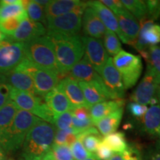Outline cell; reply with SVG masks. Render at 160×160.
I'll return each mask as SVG.
<instances>
[{
  "instance_id": "cell-50",
  "label": "cell",
  "mask_w": 160,
  "mask_h": 160,
  "mask_svg": "<svg viewBox=\"0 0 160 160\" xmlns=\"http://www.w3.org/2000/svg\"><path fill=\"white\" fill-rule=\"evenodd\" d=\"M5 151H4V149L0 146V160H5Z\"/></svg>"
},
{
  "instance_id": "cell-15",
  "label": "cell",
  "mask_w": 160,
  "mask_h": 160,
  "mask_svg": "<svg viewBox=\"0 0 160 160\" xmlns=\"http://www.w3.org/2000/svg\"><path fill=\"white\" fill-rule=\"evenodd\" d=\"M57 87L65 93L71 103L72 108L87 107L79 82L70 76L62 78L58 83Z\"/></svg>"
},
{
  "instance_id": "cell-6",
  "label": "cell",
  "mask_w": 160,
  "mask_h": 160,
  "mask_svg": "<svg viewBox=\"0 0 160 160\" xmlns=\"http://www.w3.org/2000/svg\"><path fill=\"white\" fill-rule=\"evenodd\" d=\"M113 62L121 75L125 89L133 88L142 73L143 65L141 57L122 50L115 56Z\"/></svg>"
},
{
  "instance_id": "cell-47",
  "label": "cell",
  "mask_w": 160,
  "mask_h": 160,
  "mask_svg": "<svg viewBox=\"0 0 160 160\" xmlns=\"http://www.w3.org/2000/svg\"><path fill=\"white\" fill-rule=\"evenodd\" d=\"M108 160H124L123 153H113Z\"/></svg>"
},
{
  "instance_id": "cell-18",
  "label": "cell",
  "mask_w": 160,
  "mask_h": 160,
  "mask_svg": "<svg viewBox=\"0 0 160 160\" xmlns=\"http://www.w3.org/2000/svg\"><path fill=\"white\" fill-rule=\"evenodd\" d=\"M10 99L13 101L19 109L28 111L34 114L39 107L44 102L42 98L19 90L12 88Z\"/></svg>"
},
{
  "instance_id": "cell-49",
  "label": "cell",
  "mask_w": 160,
  "mask_h": 160,
  "mask_svg": "<svg viewBox=\"0 0 160 160\" xmlns=\"http://www.w3.org/2000/svg\"><path fill=\"white\" fill-rule=\"evenodd\" d=\"M41 6H42L43 8H45L46 5H48V4L49 3V0H35Z\"/></svg>"
},
{
  "instance_id": "cell-44",
  "label": "cell",
  "mask_w": 160,
  "mask_h": 160,
  "mask_svg": "<svg viewBox=\"0 0 160 160\" xmlns=\"http://www.w3.org/2000/svg\"><path fill=\"white\" fill-rule=\"evenodd\" d=\"M101 2L115 14L125 8L122 4L121 1H118V0H103Z\"/></svg>"
},
{
  "instance_id": "cell-32",
  "label": "cell",
  "mask_w": 160,
  "mask_h": 160,
  "mask_svg": "<svg viewBox=\"0 0 160 160\" xmlns=\"http://www.w3.org/2000/svg\"><path fill=\"white\" fill-rule=\"evenodd\" d=\"M103 45L106 52L110 56L115 57L122 51V45L120 43L119 37L114 32L110 30H106L104 35Z\"/></svg>"
},
{
  "instance_id": "cell-28",
  "label": "cell",
  "mask_w": 160,
  "mask_h": 160,
  "mask_svg": "<svg viewBox=\"0 0 160 160\" xmlns=\"http://www.w3.org/2000/svg\"><path fill=\"white\" fill-rule=\"evenodd\" d=\"M19 110V107L11 100L0 108V135L11 126Z\"/></svg>"
},
{
  "instance_id": "cell-3",
  "label": "cell",
  "mask_w": 160,
  "mask_h": 160,
  "mask_svg": "<svg viewBox=\"0 0 160 160\" xmlns=\"http://www.w3.org/2000/svg\"><path fill=\"white\" fill-rule=\"evenodd\" d=\"M40 120L30 112L19 109L11 126L0 135V146L6 152L19 150L28 131Z\"/></svg>"
},
{
  "instance_id": "cell-39",
  "label": "cell",
  "mask_w": 160,
  "mask_h": 160,
  "mask_svg": "<svg viewBox=\"0 0 160 160\" xmlns=\"http://www.w3.org/2000/svg\"><path fill=\"white\" fill-rule=\"evenodd\" d=\"M72 117L73 116L71 111L65 112L56 118L53 125H55L58 130H65L72 128Z\"/></svg>"
},
{
  "instance_id": "cell-46",
  "label": "cell",
  "mask_w": 160,
  "mask_h": 160,
  "mask_svg": "<svg viewBox=\"0 0 160 160\" xmlns=\"http://www.w3.org/2000/svg\"><path fill=\"white\" fill-rule=\"evenodd\" d=\"M151 160H160V142H159L156 148L152 152Z\"/></svg>"
},
{
  "instance_id": "cell-52",
  "label": "cell",
  "mask_w": 160,
  "mask_h": 160,
  "mask_svg": "<svg viewBox=\"0 0 160 160\" xmlns=\"http://www.w3.org/2000/svg\"><path fill=\"white\" fill-rule=\"evenodd\" d=\"M157 15L158 19L160 17V1H159V3H158V6H157Z\"/></svg>"
},
{
  "instance_id": "cell-57",
  "label": "cell",
  "mask_w": 160,
  "mask_h": 160,
  "mask_svg": "<svg viewBox=\"0 0 160 160\" xmlns=\"http://www.w3.org/2000/svg\"><path fill=\"white\" fill-rule=\"evenodd\" d=\"M159 19H160V17H159Z\"/></svg>"
},
{
  "instance_id": "cell-35",
  "label": "cell",
  "mask_w": 160,
  "mask_h": 160,
  "mask_svg": "<svg viewBox=\"0 0 160 160\" xmlns=\"http://www.w3.org/2000/svg\"><path fill=\"white\" fill-rule=\"evenodd\" d=\"M25 11H27L28 18L35 22L42 23V25H47L46 20L45 8L39 5L35 0L28 1Z\"/></svg>"
},
{
  "instance_id": "cell-38",
  "label": "cell",
  "mask_w": 160,
  "mask_h": 160,
  "mask_svg": "<svg viewBox=\"0 0 160 160\" xmlns=\"http://www.w3.org/2000/svg\"><path fill=\"white\" fill-rule=\"evenodd\" d=\"M71 153L74 160H84L93 154L87 151L81 142L77 140L71 146Z\"/></svg>"
},
{
  "instance_id": "cell-12",
  "label": "cell",
  "mask_w": 160,
  "mask_h": 160,
  "mask_svg": "<svg viewBox=\"0 0 160 160\" xmlns=\"http://www.w3.org/2000/svg\"><path fill=\"white\" fill-rule=\"evenodd\" d=\"M103 83L111 94L112 99H123L125 88L122 77L113 64V59L109 57L100 73Z\"/></svg>"
},
{
  "instance_id": "cell-10",
  "label": "cell",
  "mask_w": 160,
  "mask_h": 160,
  "mask_svg": "<svg viewBox=\"0 0 160 160\" xmlns=\"http://www.w3.org/2000/svg\"><path fill=\"white\" fill-rule=\"evenodd\" d=\"M81 39L85 48V57L100 75L109 58L104 47L102 40L88 36H82Z\"/></svg>"
},
{
  "instance_id": "cell-2",
  "label": "cell",
  "mask_w": 160,
  "mask_h": 160,
  "mask_svg": "<svg viewBox=\"0 0 160 160\" xmlns=\"http://www.w3.org/2000/svg\"><path fill=\"white\" fill-rule=\"evenodd\" d=\"M54 125L40 120L28 131L22 144L24 160H43L53 145Z\"/></svg>"
},
{
  "instance_id": "cell-36",
  "label": "cell",
  "mask_w": 160,
  "mask_h": 160,
  "mask_svg": "<svg viewBox=\"0 0 160 160\" xmlns=\"http://www.w3.org/2000/svg\"><path fill=\"white\" fill-rule=\"evenodd\" d=\"M26 11L24 9L22 0L14 5H5L0 2V21L16 17L22 14Z\"/></svg>"
},
{
  "instance_id": "cell-27",
  "label": "cell",
  "mask_w": 160,
  "mask_h": 160,
  "mask_svg": "<svg viewBox=\"0 0 160 160\" xmlns=\"http://www.w3.org/2000/svg\"><path fill=\"white\" fill-rule=\"evenodd\" d=\"M77 139L81 142L87 151L93 153L97 151L98 146L102 141L103 138L100 135L98 130L93 126L78 133Z\"/></svg>"
},
{
  "instance_id": "cell-1",
  "label": "cell",
  "mask_w": 160,
  "mask_h": 160,
  "mask_svg": "<svg viewBox=\"0 0 160 160\" xmlns=\"http://www.w3.org/2000/svg\"><path fill=\"white\" fill-rule=\"evenodd\" d=\"M48 37L54 48L60 80L61 77L70 73L72 68L85 54V48L81 36L68 35L47 31Z\"/></svg>"
},
{
  "instance_id": "cell-5",
  "label": "cell",
  "mask_w": 160,
  "mask_h": 160,
  "mask_svg": "<svg viewBox=\"0 0 160 160\" xmlns=\"http://www.w3.org/2000/svg\"><path fill=\"white\" fill-rule=\"evenodd\" d=\"M15 69L24 72L31 77L34 85L36 94L42 99L57 87L60 81L59 76L57 73L38 67L27 58L23 59Z\"/></svg>"
},
{
  "instance_id": "cell-26",
  "label": "cell",
  "mask_w": 160,
  "mask_h": 160,
  "mask_svg": "<svg viewBox=\"0 0 160 160\" xmlns=\"http://www.w3.org/2000/svg\"><path fill=\"white\" fill-rule=\"evenodd\" d=\"M123 111V108H122L112 112L107 117L98 122L96 125L100 135L105 137L117 131L122 119Z\"/></svg>"
},
{
  "instance_id": "cell-16",
  "label": "cell",
  "mask_w": 160,
  "mask_h": 160,
  "mask_svg": "<svg viewBox=\"0 0 160 160\" xmlns=\"http://www.w3.org/2000/svg\"><path fill=\"white\" fill-rule=\"evenodd\" d=\"M82 26L85 36L96 39L104 37L107 30L94 10L88 5L82 15Z\"/></svg>"
},
{
  "instance_id": "cell-14",
  "label": "cell",
  "mask_w": 160,
  "mask_h": 160,
  "mask_svg": "<svg viewBox=\"0 0 160 160\" xmlns=\"http://www.w3.org/2000/svg\"><path fill=\"white\" fill-rule=\"evenodd\" d=\"M78 82L82 91L86 105L88 108L98 103L112 99L111 94L104 85L102 79L91 82Z\"/></svg>"
},
{
  "instance_id": "cell-22",
  "label": "cell",
  "mask_w": 160,
  "mask_h": 160,
  "mask_svg": "<svg viewBox=\"0 0 160 160\" xmlns=\"http://www.w3.org/2000/svg\"><path fill=\"white\" fill-rule=\"evenodd\" d=\"M79 0H52L45 7L46 20L60 17L73 11L82 3Z\"/></svg>"
},
{
  "instance_id": "cell-17",
  "label": "cell",
  "mask_w": 160,
  "mask_h": 160,
  "mask_svg": "<svg viewBox=\"0 0 160 160\" xmlns=\"http://www.w3.org/2000/svg\"><path fill=\"white\" fill-rule=\"evenodd\" d=\"M47 33V30L42 23L35 22L28 18L22 22L17 31L11 37L16 42H26L36 38L43 37Z\"/></svg>"
},
{
  "instance_id": "cell-55",
  "label": "cell",
  "mask_w": 160,
  "mask_h": 160,
  "mask_svg": "<svg viewBox=\"0 0 160 160\" xmlns=\"http://www.w3.org/2000/svg\"><path fill=\"white\" fill-rule=\"evenodd\" d=\"M158 96H160V87H159V93H158Z\"/></svg>"
},
{
  "instance_id": "cell-23",
  "label": "cell",
  "mask_w": 160,
  "mask_h": 160,
  "mask_svg": "<svg viewBox=\"0 0 160 160\" xmlns=\"http://www.w3.org/2000/svg\"><path fill=\"white\" fill-rule=\"evenodd\" d=\"M143 130L150 137L160 142V105H151L142 117Z\"/></svg>"
},
{
  "instance_id": "cell-30",
  "label": "cell",
  "mask_w": 160,
  "mask_h": 160,
  "mask_svg": "<svg viewBox=\"0 0 160 160\" xmlns=\"http://www.w3.org/2000/svg\"><path fill=\"white\" fill-rule=\"evenodd\" d=\"M121 2L125 8V9L139 21L148 17L147 6H146L145 1H142V0H122V1H121Z\"/></svg>"
},
{
  "instance_id": "cell-9",
  "label": "cell",
  "mask_w": 160,
  "mask_h": 160,
  "mask_svg": "<svg viewBox=\"0 0 160 160\" xmlns=\"http://www.w3.org/2000/svg\"><path fill=\"white\" fill-rule=\"evenodd\" d=\"M25 58V43L6 37L0 42V74L13 71Z\"/></svg>"
},
{
  "instance_id": "cell-7",
  "label": "cell",
  "mask_w": 160,
  "mask_h": 160,
  "mask_svg": "<svg viewBox=\"0 0 160 160\" xmlns=\"http://www.w3.org/2000/svg\"><path fill=\"white\" fill-rule=\"evenodd\" d=\"M160 87V76L147 66L145 75L131 96V99L141 105H154L159 103L158 93Z\"/></svg>"
},
{
  "instance_id": "cell-33",
  "label": "cell",
  "mask_w": 160,
  "mask_h": 160,
  "mask_svg": "<svg viewBox=\"0 0 160 160\" xmlns=\"http://www.w3.org/2000/svg\"><path fill=\"white\" fill-rule=\"evenodd\" d=\"M28 18V16L27 11H25L22 14L18 17L9 18V19L0 21V31L5 35L11 37L19 28L22 22Z\"/></svg>"
},
{
  "instance_id": "cell-21",
  "label": "cell",
  "mask_w": 160,
  "mask_h": 160,
  "mask_svg": "<svg viewBox=\"0 0 160 160\" xmlns=\"http://www.w3.org/2000/svg\"><path fill=\"white\" fill-rule=\"evenodd\" d=\"M70 72V77L73 78L77 82H91L102 79L101 76L92 67L85 56L72 68Z\"/></svg>"
},
{
  "instance_id": "cell-34",
  "label": "cell",
  "mask_w": 160,
  "mask_h": 160,
  "mask_svg": "<svg viewBox=\"0 0 160 160\" xmlns=\"http://www.w3.org/2000/svg\"><path fill=\"white\" fill-rule=\"evenodd\" d=\"M43 160H74L71 148L67 145L53 144Z\"/></svg>"
},
{
  "instance_id": "cell-40",
  "label": "cell",
  "mask_w": 160,
  "mask_h": 160,
  "mask_svg": "<svg viewBox=\"0 0 160 160\" xmlns=\"http://www.w3.org/2000/svg\"><path fill=\"white\" fill-rule=\"evenodd\" d=\"M128 111L133 117L142 118L148 111L147 105H141L134 102H131L127 105Z\"/></svg>"
},
{
  "instance_id": "cell-41",
  "label": "cell",
  "mask_w": 160,
  "mask_h": 160,
  "mask_svg": "<svg viewBox=\"0 0 160 160\" xmlns=\"http://www.w3.org/2000/svg\"><path fill=\"white\" fill-rule=\"evenodd\" d=\"M124 160H144L142 153L137 145H129L123 152Z\"/></svg>"
},
{
  "instance_id": "cell-37",
  "label": "cell",
  "mask_w": 160,
  "mask_h": 160,
  "mask_svg": "<svg viewBox=\"0 0 160 160\" xmlns=\"http://www.w3.org/2000/svg\"><path fill=\"white\" fill-rule=\"evenodd\" d=\"M11 89L12 86L9 84L5 75L0 74V108L11 100Z\"/></svg>"
},
{
  "instance_id": "cell-11",
  "label": "cell",
  "mask_w": 160,
  "mask_h": 160,
  "mask_svg": "<svg viewBox=\"0 0 160 160\" xmlns=\"http://www.w3.org/2000/svg\"><path fill=\"white\" fill-rule=\"evenodd\" d=\"M140 30L138 38L133 47L137 51L147 50L151 46L160 43V25L148 17L139 21Z\"/></svg>"
},
{
  "instance_id": "cell-29",
  "label": "cell",
  "mask_w": 160,
  "mask_h": 160,
  "mask_svg": "<svg viewBox=\"0 0 160 160\" xmlns=\"http://www.w3.org/2000/svg\"><path fill=\"white\" fill-rule=\"evenodd\" d=\"M102 142L114 153H123L128 145L122 132H114L105 136Z\"/></svg>"
},
{
  "instance_id": "cell-43",
  "label": "cell",
  "mask_w": 160,
  "mask_h": 160,
  "mask_svg": "<svg viewBox=\"0 0 160 160\" xmlns=\"http://www.w3.org/2000/svg\"><path fill=\"white\" fill-rule=\"evenodd\" d=\"M95 153V155L99 160H108L113 154L114 152L112 151L107 145L101 142Z\"/></svg>"
},
{
  "instance_id": "cell-8",
  "label": "cell",
  "mask_w": 160,
  "mask_h": 160,
  "mask_svg": "<svg viewBox=\"0 0 160 160\" xmlns=\"http://www.w3.org/2000/svg\"><path fill=\"white\" fill-rule=\"evenodd\" d=\"M86 7L87 2H83L73 11L47 20V31L68 35H77L81 30L82 19Z\"/></svg>"
},
{
  "instance_id": "cell-20",
  "label": "cell",
  "mask_w": 160,
  "mask_h": 160,
  "mask_svg": "<svg viewBox=\"0 0 160 160\" xmlns=\"http://www.w3.org/2000/svg\"><path fill=\"white\" fill-rule=\"evenodd\" d=\"M87 5L94 10L98 17L102 22L106 29L114 32L118 36V37L121 39L122 34L120 32L117 17L114 13L109 8H108L101 1H89L87 2Z\"/></svg>"
},
{
  "instance_id": "cell-45",
  "label": "cell",
  "mask_w": 160,
  "mask_h": 160,
  "mask_svg": "<svg viewBox=\"0 0 160 160\" xmlns=\"http://www.w3.org/2000/svg\"><path fill=\"white\" fill-rule=\"evenodd\" d=\"M72 115L78 119L84 120L86 119L91 118V114H90V110L88 108L83 107V108H78L71 110Z\"/></svg>"
},
{
  "instance_id": "cell-53",
  "label": "cell",
  "mask_w": 160,
  "mask_h": 160,
  "mask_svg": "<svg viewBox=\"0 0 160 160\" xmlns=\"http://www.w3.org/2000/svg\"><path fill=\"white\" fill-rule=\"evenodd\" d=\"M6 38V35L4 34V33L0 31V42H2V40H4Z\"/></svg>"
},
{
  "instance_id": "cell-31",
  "label": "cell",
  "mask_w": 160,
  "mask_h": 160,
  "mask_svg": "<svg viewBox=\"0 0 160 160\" xmlns=\"http://www.w3.org/2000/svg\"><path fill=\"white\" fill-rule=\"evenodd\" d=\"M140 55L142 57L149 66L157 74L160 76V47L151 46L147 50L140 51Z\"/></svg>"
},
{
  "instance_id": "cell-48",
  "label": "cell",
  "mask_w": 160,
  "mask_h": 160,
  "mask_svg": "<svg viewBox=\"0 0 160 160\" xmlns=\"http://www.w3.org/2000/svg\"><path fill=\"white\" fill-rule=\"evenodd\" d=\"M20 2V0H2L0 1V2L2 4H5V5H14V4H17Z\"/></svg>"
},
{
  "instance_id": "cell-25",
  "label": "cell",
  "mask_w": 160,
  "mask_h": 160,
  "mask_svg": "<svg viewBox=\"0 0 160 160\" xmlns=\"http://www.w3.org/2000/svg\"><path fill=\"white\" fill-rule=\"evenodd\" d=\"M4 75H5L10 85L12 86V88L37 95L33 82L28 74L18 71L17 69H13V71Z\"/></svg>"
},
{
  "instance_id": "cell-4",
  "label": "cell",
  "mask_w": 160,
  "mask_h": 160,
  "mask_svg": "<svg viewBox=\"0 0 160 160\" xmlns=\"http://www.w3.org/2000/svg\"><path fill=\"white\" fill-rule=\"evenodd\" d=\"M24 43L25 57L30 62L41 68L57 73L60 79L54 48L47 35Z\"/></svg>"
},
{
  "instance_id": "cell-24",
  "label": "cell",
  "mask_w": 160,
  "mask_h": 160,
  "mask_svg": "<svg viewBox=\"0 0 160 160\" xmlns=\"http://www.w3.org/2000/svg\"><path fill=\"white\" fill-rule=\"evenodd\" d=\"M125 104V100L123 99H119L108 100V101L102 102L98 103L97 105L92 106L89 108L92 122L94 124V125H96L98 123V122L107 117L112 112L124 108Z\"/></svg>"
},
{
  "instance_id": "cell-51",
  "label": "cell",
  "mask_w": 160,
  "mask_h": 160,
  "mask_svg": "<svg viewBox=\"0 0 160 160\" xmlns=\"http://www.w3.org/2000/svg\"><path fill=\"white\" fill-rule=\"evenodd\" d=\"M84 160H99V159H98V158L97 157V156H96L94 153H93V154L92 155V156H91V157H88V158H87V159H84Z\"/></svg>"
},
{
  "instance_id": "cell-19",
  "label": "cell",
  "mask_w": 160,
  "mask_h": 160,
  "mask_svg": "<svg viewBox=\"0 0 160 160\" xmlns=\"http://www.w3.org/2000/svg\"><path fill=\"white\" fill-rule=\"evenodd\" d=\"M44 101L54 115L55 119L65 112L73 110L65 93L57 86L44 97Z\"/></svg>"
},
{
  "instance_id": "cell-42",
  "label": "cell",
  "mask_w": 160,
  "mask_h": 160,
  "mask_svg": "<svg viewBox=\"0 0 160 160\" xmlns=\"http://www.w3.org/2000/svg\"><path fill=\"white\" fill-rule=\"evenodd\" d=\"M72 124H73V128L77 129V131H79V132L85 131V130L94 126V124L93 123L91 118H88V119H86L84 120H80L77 119V118L74 117H72Z\"/></svg>"
},
{
  "instance_id": "cell-54",
  "label": "cell",
  "mask_w": 160,
  "mask_h": 160,
  "mask_svg": "<svg viewBox=\"0 0 160 160\" xmlns=\"http://www.w3.org/2000/svg\"><path fill=\"white\" fill-rule=\"evenodd\" d=\"M158 99H159V103L160 105V96H158Z\"/></svg>"
},
{
  "instance_id": "cell-56",
  "label": "cell",
  "mask_w": 160,
  "mask_h": 160,
  "mask_svg": "<svg viewBox=\"0 0 160 160\" xmlns=\"http://www.w3.org/2000/svg\"><path fill=\"white\" fill-rule=\"evenodd\" d=\"M8 160H13V159H8Z\"/></svg>"
},
{
  "instance_id": "cell-13",
  "label": "cell",
  "mask_w": 160,
  "mask_h": 160,
  "mask_svg": "<svg viewBox=\"0 0 160 160\" xmlns=\"http://www.w3.org/2000/svg\"><path fill=\"white\" fill-rule=\"evenodd\" d=\"M118 25L121 32L123 43L133 46L139 33L140 25L137 19L125 8L116 13Z\"/></svg>"
}]
</instances>
